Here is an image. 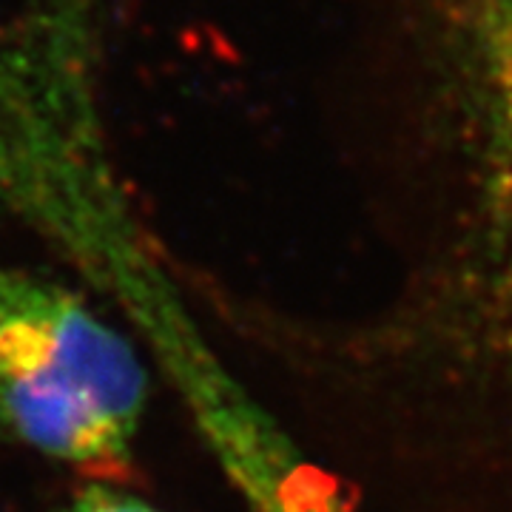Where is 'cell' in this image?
Here are the masks:
<instances>
[{
	"instance_id": "cell-1",
	"label": "cell",
	"mask_w": 512,
	"mask_h": 512,
	"mask_svg": "<svg viewBox=\"0 0 512 512\" xmlns=\"http://www.w3.org/2000/svg\"><path fill=\"white\" fill-rule=\"evenodd\" d=\"M430 205L316 365L356 458L430 512H512V0H410Z\"/></svg>"
},
{
	"instance_id": "cell-2",
	"label": "cell",
	"mask_w": 512,
	"mask_h": 512,
	"mask_svg": "<svg viewBox=\"0 0 512 512\" xmlns=\"http://www.w3.org/2000/svg\"><path fill=\"white\" fill-rule=\"evenodd\" d=\"M148 402L140 350L63 282L0 262V427L86 473L123 470Z\"/></svg>"
},
{
	"instance_id": "cell-3",
	"label": "cell",
	"mask_w": 512,
	"mask_h": 512,
	"mask_svg": "<svg viewBox=\"0 0 512 512\" xmlns=\"http://www.w3.org/2000/svg\"><path fill=\"white\" fill-rule=\"evenodd\" d=\"M282 512H367L336 481H313L293 495Z\"/></svg>"
},
{
	"instance_id": "cell-4",
	"label": "cell",
	"mask_w": 512,
	"mask_h": 512,
	"mask_svg": "<svg viewBox=\"0 0 512 512\" xmlns=\"http://www.w3.org/2000/svg\"><path fill=\"white\" fill-rule=\"evenodd\" d=\"M63 512H160L148 501L128 495L123 490H111L106 484L86 487L80 495H74L72 504H66Z\"/></svg>"
}]
</instances>
